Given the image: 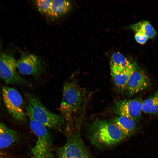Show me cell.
I'll use <instances>...</instances> for the list:
<instances>
[{
	"label": "cell",
	"mask_w": 158,
	"mask_h": 158,
	"mask_svg": "<svg viewBox=\"0 0 158 158\" xmlns=\"http://www.w3.org/2000/svg\"><path fill=\"white\" fill-rule=\"evenodd\" d=\"M142 111L148 114H158V91L142 101Z\"/></svg>",
	"instance_id": "2e32d148"
},
{
	"label": "cell",
	"mask_w": 158,
	"mask_h": 158,
	"mask_svg": "<svg viewBox=\"0 0 158 158\" xmlns=\"http://www.w3.org/2000/svg\"><path fill=\"white\" fill-rule=\"evenodd\" d=\"M142 102L139 98L120 101L115 104L113 110L119 116H125L136 121L141 117Z\"/></svg>",
	"instance_id": "ba28073f"
},
{
	"label": "cell",
	"mask_w": 158,
	"mask_h": 158,
	"mask_svg": "<svg viewBox=\"0 0 158 158\" xmlns=\"http://www.w3.org/2000/svg\"><path fill=\"white\" fill-rule=\"evenodd\" d=\"M2 95L6 108L9 113L16 120L24 122L26 120V114L23 108V98L15 89L4 86Z\"/></svg>",
	"instance_id": "5b68a950"
},
{
	"label": "cell",
	"mask_w": 158,
	"mask_h": 158,
	"mask_svg": "<svg viewBox=\"0 0 158 158\" xmlns=\"http://www.w3.org/2000/svg\"></svg>",
	"instance_id": "7402d4cb"
},
{
	"label": "cell",
	"mask_w": 158,
	"mask_h": 158,
	"mask_svg": "<svg viewBox=\"0 0 158 158\" xmlns=\"http://www.w3.org/2000/svg\"><path fill=\"white\" fill-rule=\"evenodd\" d=\"M52 0H37L35 4L39 11L42 14L47 15Z\"/></svg>",
	"instance_id": "ac0fdd59"
},
{
	"label": "cell",
	"mask_w": 158,
	"mask_h": 158,
	"mask_svg": "<svg viewBox=\"0 0 158 158\" xmlns=\"http://www.w3.org/2000/svg\"><path fill=\"white\" fill-rule=\"evenodd\" d=\"M88 136L92 143L98 147H108L120 142L127 136L113 122L100 120L92 123Z\"/></svg>",
	"instance_id": "6da1fadb"
},
{
	"label": "cell",
	"mask_w": 158,
	"mask_h": 158,
	"mask_svg": "<svg viewBox=\"0 0 158 158\" xmlns=\"http://www.w3.org/2000/svg\"><path fill=\"white\" fill-rule=\"evenodd\" d=\"M135 38L137 42L141 44H145L148 39L144 34L139 32H135Z\"/></svg>",
	"instance_id": "d6986e66"
},
{
	"label": "cell",
	"mask_w": 158,
	"mask_h": 158,
	"mask_svg": "<svg viewBox=\"0 0 158 158\" xmlns=\"http://www.w3.org/2000/svg\"><path fill=\"white\" fill-rule=\"evenodd\" d=\"M66 143L57 151V158H91L78 131L72 129L66 132Z\"/></svg>",
	"instance_id": "277c9868"
},
{
	"label": "cell",
	"mask_w": 158,
	"mask_h": 158,
	"mask_svg": "<svg viewBox=\"0 0 158 158\" xmlns=\"http://www.w3.org/2000/svg\"><path fill=\"white\" fill-rule=\"evenodd\" d=\"M17 64L19 71L23 75L38 76L43 71L40 59L34 54L22 56L17 61Z\"/></svg>",
	"instance_id": "30bf717a"
},
{
	"label": "cell",
	"mask_w": 158,
	"mask_h": 158,
	"mask_svg": "<svg viewBox=\"0 0 158 158\" xmlns=\"http://www.w3.org/2000/svg\"><path fill=\"white\" fill-rule=\"evenodd\" d=\"M17 61L11 55L6 53L0 54V78L6 84L25 83V80L17 71Z\"/></svg>",
	"instance_id": "8992f818"
},
{
	"label": "cell",
	"mask_w": 158,
	"mask_h": 158,
	"mask_svg": "<svg viewBox=\"0 0 158 158\" xmlns=\"http://www.w3.org/2000/svg\"><path fill=\"white\" fill-rule=\"evenodd\" d=\"M30 127L37 138L35 145L31 149L32 155H41L50 151L52 139L47 128L31 119Z\"/></svg>",
	"instance_id": "52a82bcc"
},
{
	"label": "cell",
	"mask_w": 158,
	"mask_h": 158,
	"mask_svg": "<svg viewBox=\"0 0 158 158\" xmlns=\"http://www.w3.org/2000/svg\"><path fill=\"white\" fill-rule=\"evenodd\" d=\"M1 43L0 42V51L1 50Z\"/></svg>",
	"instance_id": "44dd1931"
},
{
	"label": "cell",
	"mask_w": 158,
	"mask_h": 158,
	"mask_svg": "<svg viewBox=\"0 0 158 158\" xmlns=\"http://www.w3.org/2000/svg\"><path fill=\"white\" fill-rule=\"evenodd\" d=\"M136 65L131 63L126 68L120 70L110 68L111 75L116 86L122 91L125 90L128 81Z\"/></svg>",
	"instance_id": "8fae6325"
},
{
	"label": "cell",
	"mask_w": 158,
	"mask_h": 158,
	"mask_svg": "<svg viewBox=\"0 0 158 158\" xmlns=\"http://www.w3.org/2000/svg\"><path fill=\"white\" fill-rule=\"evenodd\" d=\"M71 3L65 0H52L47 15L52 18H57L66 14L71 9Z\"/></svg>",
	"instance_id": "5bb4252c"
},
{
	"label": "cell",
	"mask_w": 158,
	"mask_h": 158,
	"mask_svg": "<svg viewBox=\"0 0 158 158\" xmlns=\"http://www.w3.org/2000/svg\"><path fill=\"white\" fill-rule=\"evenodd\" d=\"M131 63L124 55L119 52L113 53L110 61V68L124 70L127 68Z\"/></svg>",
	"instance_id": "e0dca14e"
},
{
	"label": "cell",
	"mask_w": 158,
	"mask_h": 158,
	"mask_svg": "<svg viewBox=\"0 0 158 158\" xmlns=\"http://www.w3.org/2000/svg\"><path fill=\"white\" fill-rule=\"evenodd\" d=\"M27 114L30 118L40 123L47 128L60 131L66 129L65 120L59 115L47 109L34 96H28Z\"/></svg>",
	"instance_id": "3957f363"
},
{
	"label": "cell",
	"mask_w": 158,
	"mask_h": 158,
	"mask_svg": "<svg viewBox=\"0 0 158 158\" xmlns=\"http://www.w3.org/2000/svg\"><path fill=\"white\" fill-rule=\"evenodd\" d=\"M150 85L148 77L136 66L128 81L125 90L128 95L131 96L147 89Z\"/></svg>",
	"instance_id": "9c48e42d"
},
{
	"label": "cell",
	"mask_w": 158,
	"mask_h": 158,
	"mask_svg": "<svg viewBox=\"0 0 158 158\" xmlns=\"http://www.w3.org/2000/svg\"><path fill=\"white\" fill-rule=\"evenodd\" d=\"M129 28L135 32L142 33L149 38L155 37L157 32L148 21L143 20L130 25Z\"/></svg>",
	"instance_id": "9a60e30c"
},
{
	"label": "cell",
	"mask_w": 158,
	"mask_h": 158,
	"mask_svg": "<svg viewBox=\"0 0 158 158\" xmlns=\"http://www.w3.org/2000/svg\"><path fill=\"white\" fill-rule=\"evenodd\" d=\"M84 94L83 89L74 81H68L63 85L59 110L65 121L66 131L72 128L73 114L81 109L84 99Z\"/></svg>",
	"instance_id": "7a4b0ae2"
},
{
	"label": "cell",
	"mask_w": 158,
	"mask_h": 158,
	"mask_svg": "<svg viewBox=\"0 0 158 158\" xmlns=\"http://www.w3.org/2000/svg\"><path fill=\"white\" fill-rule=\"evenodd\" d=\"M17 131L9 128L0 121V150L8 148L17 140Z\"/></svg>",
	"instance_id": "7c38bea8"
},
{
	"label": "cell",
	"mask_w": 158,
	"mask_h": 158,
	"mask_svg": "<svg viewBox=\"0 0 158 158\" xmlns=\"http://www.w3.org/2000/svg\"><path fill=\"white\" fill-rule=\"evenodd\" d=\"M135 122L126 117L119 116L114 118L112 122L127 137L135 133L137 128Z\"/></svg>",
	"instance_id": "4fadbf2b"
},
{
	"label": "cell",
	"mask_w": 158,
	"mask_h": 158,
	"mask_svg": "<svg viewBox=\"0 0 158 158\" xmlns=\"http://www.w3.org/2000/svg\"><path fill=\"white\" fill-rule=\"evenodd\" d=\"M30 158H54V157L50 151L41 155H32Z\"/></svg>",
	"instance_id": "ffe728a7"
}]
</instances>
